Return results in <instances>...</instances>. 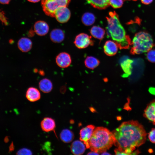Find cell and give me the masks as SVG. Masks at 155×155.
Instances as JSON below:
<instances>
[{
  "label": "cell",
  "instance_id": "cell-1",
  "mask_svg": "<svg viewBox=\"0 0 155 155\" xmlns=\"http://www.w3.org/2000/svg\"><path fill=\"white\" fill-rule=\"evenodd\" d=\"M112 133L115 139L114 145L124 155L138 154V150L134 151L144 144L146 139L145 129L137 121L124 122Z\"/></svg>",
  "mask_w": 155,
  "mask_h": 155
},
{
  "label": "cell",
  "instance_id": "cell-2",
  "mask_svg": "<svg viewBox=\"0 0 155 155\" xmlns=\"http://www.w3.org/2000/svg\"><path fill=\"white\" fill-rule=\"evenodd\" d=\"M106 17L108 25L106 28L107 34L118 44L120 49H127L131 45L132 42L129 36L121 24L118 16L115 11H111Z\"/></svg>",
  "mask_w": 155,
  "mask_h": 155
},
{
  "label": "cell",
  "instance_id": "cell-3",
  "mask_svg": "<svg viewBox=\"0 0 155 155\" xmlns=\"http://www.w3.org/2000/svg\"><path fill=\"white\" fill-rule=\"evenodd\" d=\"M115 140L112 132L106 128L97 127L94 129L89 140V148L92 151L102 153L109 149Z\"/></svg>",
  "mask_w": 155,
  "mask_h": 155
},
{
  "label": "cell",
  "instance_id": "cell-4",
  "mask_svg": "<svg viewBox=\"0 0 155 155\" xmlns=\"http://www.w3.org/2000/svg\"><path fill=\"white\" fill-rule=\"evenodd\" d=\"M130 53L139 55L147 53L154 46L152 36L148 32L141 31L136 34L131 42Z\"/></svg>",
  "mask_w": 155,
  "mask_h": 155
},
{
  "label": "cell",
  "instance_id": "cell-5",
  "mask_svg": "<svg viewBox=\"0 0 155 155\" xmlns=\"http://www.w3.org/2000/svg\"><path fill=\"white\" fill-rule=\"evenodd\" d=\"M70 0H41L43 11L47 16L55 17L56 10L61 7H67Z\"/></svg>",
  "mask_w": 155,
  "mask_h": 155
},
{
  "label": "cell",
  "instance_id": "cell-6",
  "mask_svg": "<svg viewBox=\"0 0 155 155\" xmlns=\"http://www.w3.org/2000/svg\"><path fill=\"white\" fill-rule=\"evenodd\" d=\"M74 43L78 48H85L89 45H93V42L91 37L86 34L82 33L77 35L75 39Z\"/></svg>",
  "mask_w": 155,
  "mask_h": 155
},
{
  "label": "cell",
  "instance_id": "cell-7",
  "mask_svg": "<svg viewBox=\"0 0 155 155\" xmlns=\"http://www.w3.org/2000/svg\"><path fill=\"white\" fill-rule=\"evenodd\" d=\"M95 127L93 125H87L80 131V140L83 142L86 148H89V141L92 136Z\"/></svg>",
  "mask_w": 155,
  "mask_h": 155
},
{
  "label": "cell",
  "instance_id": "cell-8",
  "mask_svg": "<svg viewBox=\"0 0 155 155\" xmlns=\"http://www.w3.org/2000/svg\"><path fill=\"white\" fill-rule=\"evenodd\" d=\"M71 16L70 10L66 7H61L58 8L55 12V17L59 22L61 23L67 22Z\"/></svg>",
  "mask_w": 155,
  "mask_h": 155
},
{
  "label": "cell",
  "instance_id": "cell-9",
  "mask_svg": "<svg viewBox=\"0 0 155 155\" xmlns=\"http://www.w3.org/2000/svg\"><path fill=\"white\" fill-rule=\"evenodd\" d=\"M55 61L59 67L64 68L69 66L71 63V59L69 54L65 52H62L56 56Z\"/></svg>",
  "mask_w": 155,
  "mask_h": 155
},
{
  "label": "cell",
  "instance_id": "cell-10",
  "mask_svg": "<svg viewBox=\"0 0 155 155\" xmlns=\"http://www.w3.org/2000/svg\"><path fill=\"white\" fill-rule=\"evenodd\" d=\"M143 115L145 118L155 125V99L148 104L144 110Z\"/></svg>",
  "mask_w": 155,
  "mask_h": 155
},
{
  "label": "cell",
  "instance_id": "cell-11",
  "mask_svg": "<svg viewBox=\"0 0 155 155\" xmlns=\"http://www.w3.org/2000/svg\"><path fill=\"white\" fill-rule=\"evenodd\" d=\"M34 32L38 35L43 36L48 32L49 29L48 24L45 22L39 20L36 22L34 26Z\"/></svg>",
  "mask_w": 155,
  "mask_h": 155
},
{
  "label": "cell",
  "instance_id": "cell-12",
  "mask_svg": "<svg viewBox=\"0 0 155 155\" xmlns=\"http://www.w3.org/2000/svg\"><path fill=\"white\" fill-rule=\"evenodd\" d=\"M42 130L45 132L55 131L56 124L54 120L50 117L44 118L40 123Z\"/></svg>",
  "mask_w": 155,
  "mask_h": 155
},
{
  "label": "cell",
  "instance_id": "cell-13",
  "mask_svg": "<svg viewBox=\"0 0 155 155\" xmlns=\"http://www.w3.org/2000/svg\"><path fill=\"white\" fill-rule=\"evenodd\" d=\"M119 48L117 44L115 41L111 40L107 41L104 46L105 53L108 56H113L117 53Z\"/></svg>",
  "mask_w": 155,
  "mask_h": 155
},
{
  "label": "cell",
  "instance_id": "cell-14",
  "mask_svg": "<svg viewBox=\"0 0 155 155\" xmlns=\"http://www.w3.org/2000/svg\"><path fill=\"white\" fill-rule=\"evenodd\" d=\"M26 96L27 99L30 102H35L40 99L41 94L37 88L30 87L27 90Z\"/></svg>",
  "mask_w": 155,
  "mask_h": 155
},
{
  "label": "cell",
  "instance_id": "cell-15",
  "mask_svg": "<svg viewBox=\"0 0 155 155\" xmlns=\"http://www.w3.org/2000/svg\"><path fill=\"white\" fill-rule=\"evenodd\" d=\"M32 46V43L30 39L26 37L20 38L18 43L19 49L23 52H27L30 50Z\"/></svg>",
  "mask_w": 155,
  "mask_h": 155
},
{
  "label": "cell",
  "instance_id": "cell-16",
  "mask_svg": "<svg viewBox=\"0 0 155 155\" xmlns=\"http://www.w3.org/2000/svg\"><path fill=\"white\" fill-rule=\"evenodd\" d=\"M65 34L63 31L58 28L53 29L50 34L51 40L55 43H59L62 42L65 38Z\"/></svg>",
  "mask_w": 155,
  "mask_h": 155
},
{
  "label": "cell",
  "instance_id": "cell-17",
  "mask_svg": "<svg viewBox=\"0 0 155 155\" xmlns=\"http://www.w3.org/2000/svg\"><path fill=\"white\" fill-rule=\"evenodd\" d=\"M85 145L84 144L80 141H75L71 145V151L74 155L82 154L84 152L86 149Z\"/></svg>",
  "mask_w": 155,
  "mask_h": 155
},
{
  "label": "cell",
  "instance_id": "cell-18",
  "mask_svg": "<svg viewBox=\"0 0 155 155\" xmlns=\"http://www.w3.org/2000/svg\"><path fill=\"white\" fill-rule=\"evenodd\" d=\"M39 87L40 90L45 93L50 92L53 88V84L51 81L47 78L41 80L38 83Z\"/></svg>",
  "mask_w": 155,
  "mask_h": 155
},
{
  "label": "cell",
  "instance_id": "cell-19",
  "mask_svg": "<svg viewBox=\"0 0 155 155\" xmlns=\"http://www.w3.org/2000/svg\"><path fill=\"white\" fill-rule=\"evenodd\" d=\"M88 3L98 9H104L109 5V0H86Z\"/></svg>",
  "mask_w": 155,
  "mask_h": 155
},
{
  "label": "cell",
  "instance_id": "cell-20",
  "mask_svg": "<svg viewBox=\"0 0 155 155\" xmlns=\"http://www.w3.org/2000/svg\"><path fill=\"white\" fill-rule=\"evenodd\" d=\"M74 137L73 133L68 129H63L60 134V139L65 143H67L71 142L73 140Z\"/></svg>",
  "mask_w": 155,
  "mask_h": 155
},
{
  "label": "cell",
  "instance_id": "cell-21",
  "mask_svg": "<svg viewBox=\"0 0 155 155\" xmlns=\"http://www.w3.org/2000/svg\"><path fill=\"white\" fill-rule=\"evenodd\" d=\"M90 32L94 38L102 40L104 37L105 31L103 28L100 27L94 26L91 28Z\"/></svg>",
  "mask_w": 155,
  "mask_h": 155
},
{
  "label": "cell",
  "instance_id": "cell-22",
  "mask_svg": "<svg viewBox=\"0 0 155 155\" xmlns=\"http://www.w3.org/2000/svg\"><path fill=\"white\" fill-rule=\"evenodd\" d=\"M133 62L132 60L127 59L121 63V66L127 76L129 75L131 73Z\"/></svg>",
  "mask_w": 155,
  "mask_h": 155
},
{
  "label": "cell",
  "instance_id": "cell-23",
  "mask_svg": "<svg viewBox=\"0 0 155 155\" xmlns=\"http://www.w3.org/2000/svg\"><path fill=\"white\" fill-rule=\"evenodd\" d=\"M84 63L86 67L93 69L98 65L100 62L97 59L93 57L88 56L86 59Z\"/></svg>",
  "mask_w": 155,
  "mask_h": 155
},
{
  "label": "cell",
  "instance_id": "cell-24",
  "mask_svg": "<svg viewBox=\"0 0 155 155\" xmlns=\"http://www.w3.org/2000/svg\"><path fill=\"white\" fill-rule=\"evenodd\" d=\"M95 18L94 16L92 13L86 12L82 16V20L83 23L87 26L92 24L95 22Z\"/></svg>",
  "mask_w": 155,
  "mask_h": 155
},
{
  "label": "cell",
  "instance_id": "cell-25",
  "mask_svg": "<svg viewBox=\"0 0 155 155\" xmlns=\"http://www.w3.org/2000/svg\"><path fill=\"white\" fill-rule=\"evenodd\" d=\"M146 57L149 61L155 63V49H152L147 52Z\"/></svg>",
  "mask_w": 155,
  "mask_h": 155
},
{
  "label": "cell",
  "instance_id": "cell-26",
  "mask_svg": "<svg viewBox=\"0 0 155 155\" xmlns=\"http://www.w3.org/2000/svg\"><path fill=\"white\" fill-rule=\"evenodd\" d=\"M109 5L114 8L121 7L123 4V0H109Z\"/></svg>",
  "mask_w": 155,
  "mask_h": 155
},
{
  "label": "cell",
  "instance_id": "cell-27",
  "mask_svg": "<svg viewBox=\"0 0 155 155\" xmlns=\"http://www.w3.org/2000/svg\"><path fill=\"white\" fill-rule=\"evenodd\" d=\"M17 155H32V152L31 150L27 148H24L19 150L17 152Z\"/></svg>",
  "mask_w": 155,
  "mask_h": 155
},
{
  "label": "cell",
  "instance_id": "cell-28",
  "mask_svg": "<svg viewBox=\"0 0 155 155\" xmlns=\"http://www.w3.org/2000/svg\"><path fill=\"white\" fill-rule=\"evenodd\" d=\"M148 137L152 143H155V128H152L148 133Z\"/></svg>",
  "mask_w": 155,
  "mask_h": 155
},
{
  "label": "cell",
  "instance_id": "cell-29",
  "mask_svg": "<svg viewBox=\"0 0 155 155\" xmlns=\"http://www.w3.org/2000/svg\"><path fill=\"white\" fill-rule=\"evenodd\" d=\"M0 21L5 25H7V19L5 16L4 13L0 10Z\"/></svg>",
  "mask_w": 155,
  "mask_h": 155
},
{
  "label": "cell",
  "instance_id": "cell-30",
  "mask_svg": "<svg viewBox=\"0 0 155 155\" xmlns=\"http://www.w3.org/2000/svg\"><path fill=\"white\" fill-rule=\"evenodd\" d=\"M142 3L145 5H148L151 3L153 0H141Z\"/></svg>",
  "mask_w": 155,
  "mask_h": 155
},
{
  "label": "cell",
  "instance_id": "cell-31",
  "mask_svg": "<svg viewBox=\"0 0 155 155\" xmlns=\"http://www.w3.org/2000/svg\"><path fill=\"white\" fill-rule=\"evenodd\" d=\"M11 0H0V3L3 4H7L9 3Z\"/></svg>",
  "mask_w": 155,
  "mask_h": 155
},
{
  "label": "cell",
  "instance_id": "cell-32",
  "mask_svg": "<svg viewBox=\"0 0 155 155\" xmlns=\"http://www.w3.org/2000/svg\"><path fill=\"white\" fill-rule=\"evenodd\" d=\"M99 153L95 152L92 151V152H88L87 155H98Z\"/></svg>",
  "mask_w": 155,
  "mask_h": 155
},
{
  "label": "cell",
  "instance_id": "cell-33",
  "mask_svg": "<svg viewBox=\"0 0 155 155\" xmlns=\"http://www.w3.org/2000/svg\"><path fill=\"white\" fill-rule=\"evenodd\" d=\"M14 146L13 145V144H11V145H10V146L9 148V150L10 151H12L14 149Z\"/></svg>",
  "mask_w": 155,
  "mask_h": 155
},
{
  "label": "cell",
  "instance_id": "cell-34",
  "mask_svg": "<svg viewBox=\"0 0 155 155\" xmlns=\"http://www.w3.org/2000/svg\"><path fill=\"white\" fill-rule=\"evenodd\" d=\"M27 0L31 2L36 3L40 1V0Z\"/></svg>",
  "mask_w": 155,
  "mask_h": 155
},
{
  "label": "cell",
  "instance_id": "cell-35",
  "mask_svg": "<svg viewBox=\"0 0 155 155\" xmlns=\"http://www.w3.org/2000/svg\"><path fill=\"white\" fill-rule=\"evenodd\" d=\"M39 73L40 75H43L44 74V73L43 70H40L39 71Z\"/></svg>",
  "mask_w": 155,
  "mask_h": 155
},
{
  "label": "cell",
  "instance_id": "cell-36",
  "mask_svg": "<svg viewBox=\"0 0 155 155\" xmlns=\"http://www.w3.org/2000/svg\"><path fill=\"white\" fill-rule=\"evenodd\" d=\"M101 154L102 155H110L111 154L108 152H106V151L102 153Z\"/></svg>",
  "mask_w": 155,
  "mask_h": 155
},
{
  "label": "cell",
  "instance_id": "cell-37",
  "mask_svg": "<svg viewBox=\"0 0 155 155\" xmlns=\"http://www.w3.org/2000/svg\"><path fill=\"white\" fill-rule=\"evenodd\" d=\"M9 139L8 137H6L4 139L5 142H7L9 141Z\"/></svg>",
  "mask_w": 155,
  "mask_h": 155
},
{
  "label": "cell",
  "instance_id": "cell-38",
  "mask_svg": "<svg viewBox=\"0 0 155 155\" xmlns=\"http://www.w3.org/2000/svg\"><path fill=\"white\" fill-rule=\"evenodd\" d=\"M133 0V1H137V0Z\"/></svg>",
  "mask_w": 155,
  "mask_h": 155
}]
</instances>
